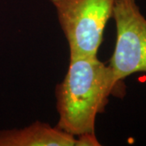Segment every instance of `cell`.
<instances>
[{"mask_svg": "<svg viewBox=\"0 0 146 146\" xmlns=\"http://www.w3.org/2000/svg\"><path fill=\"white\" fill-rule=\"evenodd\" d=\"M76 138L36 121L22 129L0 131V146H76Z\"/></svg>", "mask_w": 146, "mask_h": 146, "instance_id": "cell-4", "label": "cell"}, {"mask_svg": "<svg viewBox=\"0 0 146 146\" xmlns=\"http://www.w3.org/2000/svg\"><path fill=\"white\" fill-rule=\"evenodd\" d=\"M67 39L70 58L97 56L115 0H50Z\"/></svg>", "mask_w": 146, "mask_h": 146, "instance_id": "cell-2", "label": "cell"}, {"mask_svg": "<svg viewBox=\"0 0 146 146\" xmlns=\"http://www.w3.org/2000/svg\"><path fill=\"white\" fill-rule=\"evenodd\" d=\"M112 18L116 42L109 66L121 84L132 74L146 72V18L136 0H115Z\"/></svg>", "mask_w": 146, "mask_h": 146, "instance_id": "cell-3", "label": "cell"}, {"mask_svg": "<svg viewBox=\"0 0 146 146\" xmlns=\"http://www.w3.org/2000/svg\"><path fill=\"white\" fill-rule=\"evenodd\" d=\"M101 145L97 137L94 134H84L77 136L76 146H99Z\"/></svg>", "mask_w": 146, "mask_h": 146, "instance_id": "cell-5", "label": "cell"}, {"mask_svg": "<svg viewBox=\"0 0 146 146\" xmlns=\"http://www.w3.org/2000/svg\"><path fill=\"white\" fill-rule=\"evenodd\" d=\"M120 84L98 56L70 58L67 74L56 87V127L75 137L95 133L97 115L104 112L110 95L121 92Z\"/></svg>", "mask_w": 146, "mask_h": 146, "instance_id": "cell-1", "label": "cell"}]
</instances>
